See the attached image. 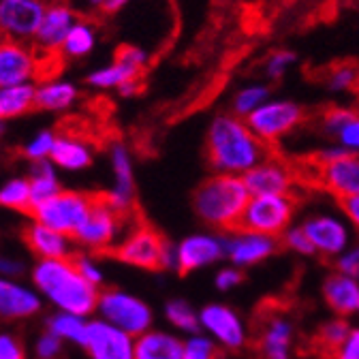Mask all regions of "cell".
Segmentation results:
<instances>
[{
  "mask_svg": "<svg viewBox=\"0 0 359 359\" xmlns=\"http://www.w3.org/2000/svg\"><path fill=\"white\" fill-rule=\"evenodd\" d=\"M99 193H83V191H69L62 189L56 197L45 201L30 210V218L36 222L48 224V227L71 236L81 227L93 210Z\"/></svg>",
  "mask_w": 359,
  "mask_h": 359,
  "instance_id": "30bf717a",
  "label": "cell"
},
{
  "mask_svg": "<svg viewBox=\"0 0 359 359\" xmlns=\"http://www.w3.org/2000/svg\"><path fill=\"white\" fill-rule=\"evenodd\" d=\"M122 220H124V216H120L114 208H109L105 203L103 195L99 193L88 218L73 233V242L83 252H93V255L109 252L120 242V238L124 236Z\"/></svg>",
  "mask_w": 359,
  "mask_h": 359,
  "instance_id": "8fae6325",
  "label": "cell"
},
{
  "mask_svg": "<svg viewBox=\"0 0 359 359\" xmlns=\"http://www.w3.org/2000/svg\"><path fill=\"white\" fill-rule=\"evenodd\" d=\"M150 65V52L142 45H122L111 62L93 69L86 75V83L93 90H118L130 81H140Z\"/></svg>",
  "mask_w": 359,
  "mask_h": 359,
  "instance_id": "7c38bea8",
  "label": "cell"
},
{
  "mask_svg": "<svg viewBox=\"0 0 359 359\" xmlns=\"http://www.w3.org/2000/svg\"><path fill=\"white\" fill-rule=\"evenodd\" d=\"M77 20L79 15L69 3H52L48 7L45 18L39 26V32L32 41V48L41 54V58L60 54L62 43Z\"/></svg>",
  "mask_w": 359,
  "mask_h": 359,
  "instance_id": "cb8c5ba5",
  "label": "cell"
},
{
  "mask_svg": "<svg viewBox=\"0 0 359 359\" xmlns=\"http://www.w3.org/2000/svg\"><path fill=\"white\" fill-rule=\"evenodd\" d=\"M5 130H7V122H5L3 118H0V137L5 135Z\"/></svg>",
  "mask_w": 359,
  "mask_h": 359,
  "instance_id": "db71d44e",
  "label": "cell"
},
{
  "mask_svg": "<svg viewBox=\"0 0 359 359\" xmlns=\"http://www.w3.org/2000/svg\"><path fill=\"white\" fill-rule=\"evenodd\" d=\"M182 359H218V344L203 332L184 336Z\"/></svg>",
  "mask_w": 359,
  "mask_h": 359,
  "instance_id": "ab89813d",
  "label": "cell"
},
{
  "mask_svg": "<svg viewBox=\"0 0 359 359\" xmlns=\"http://www.w3.org/2000/svg\"><path fill=\"white\" fill-rule=\"evenodd\" d=\"M65 342L43 327V332L34 340V359H62Z\"/></svg>",
  "mask_w": 359,
  "mask_h": 359,
  "instance_id": "7bdbcfd3",
  "label": "cell"
},
{
  "mask_svg": "<svg viewBox=\"0 0 359 359\" xmlns=\"http://www.w3.org/2000/svg\"><path fill=\"white\" fill-rule=\"evenodd\" d=\"M317 126L325 142H332L351 154H359V107H327L319 116Z\"/></svg>",
  "mask_w": 359,
  "mask_h": 359,
  "instance_id": "603a6c76",
  "label": "cell"
},
{
  "mask_svg": "<svg viewBox=\"0 0 359 359\" xmlns=\"http://www.w3.org/2000/svg\"><path fill=\"white\" fill-rule=\"evenodd\" d=\"M269 99H272V90H269L267 83L250 81V83L238 88L236 93H233V97H231V114H236L238 118L246 120L250 114H255Z\"/></svg>",
  "mask_w": 359,
  "mask_h": 359,
  "instance_id": "e575fe53",
  "label": "cell"
},
{
  "mask_svg": "<svg viewBox=\"0 0 359 359\" xmlns=\"http://www.w3.org/2000/svg\"><path fill=\"white\" fill-rule=\"evenodd\" d=\"M97 45H99L97 26L90 20H77L62 43L60 56L65 60H83L97 50Z\"/></svg>",
  "mask_w": 359,
  "mask_h": 359,
  "instance_id": "1f68e13d",
  "label": "cell"
},
{
  "mask_svg": "<svg viewBox=\"0 0 359 359\" xmlns=\"http://www.w3.org/2000/svg\"><path fill=\"white\" fill-rule=\"evenodd\" d=\"M222 240H224V261H229L240 269L261 265L276 257L278 250L283 248L280 238L263 236L242 227L222 233Z\"/></svg>",
  "mask_w": 359,
  "mask_h": 359,
  "instance_id": "2e32d148",
  "label": "cell"
},
{
  "mask_svg": "<svg viewBox=\"0 0 359 359\" xmlns=\"http://www.w3.org/2000/svg\"><path fill=\"white\" fill-rule=\"evenodd\" d=\"M297 205L299 201L295 195H255L242 214L240 227L263 236L283 238V233L293 227Z\"/></svg>",
  "mask_w": 359,
  "mask_h": 359,
  "instance_id": "52a82bcc",
  "label": "cell"
},
{
  "mask_svg": "<svg viewBox=\"0 0 359 359\" xmlns=\"http://www.w3.org/2000/svg\"><path fill=\"white\" fill-rule=\"evenodd\" d=\"M97 314H99V319L130 334L133 338L142 336L154 325L152 306L140 295L128 293L124 289H116V287L101 289Z\"/></svg>",
  "mask_w": 359,
  "mask_h": 359,
  "instance_id": "8992f818",
  "label": "cell"
},
{
  "mask_svg": "<svg viewBox=\"0 0 359 359\" xmlns=\"http://www.w3.org/2000/svg\"><path fill=\"white\" fill-rule=\"evenodd\" d=\"M280 244L283 248L291 250L293 255H299V257H314V250H312V244L308 240V236L304 233V229L299 227V222L289 227L283 238H280Z\"/></svg>",
  "mask_w": 359,
  "mask_h": 359,
  "instance_id": "ee69618b",
  "label": "cell"
},
{
  "mask_svg": "<svg viewBox=\"0 0 359 359\" xmlns=\"http://www.w3.org/2000/svg\"><path fill=\"white\" fill-rule=\"evenodd\" d=\"M36 83L0 86V118L5 122L22 118L34 109Z\"/></svg>",
  "mask_w": 359,
  "mask_h": 359,
  "instance_id": "d6a6232c",
  "label": "cell"
},
{
  "mask_svg": "<svg viewBox=\"0 0 359 359\" xmlns=\"http://www.w3.org/2000/svg\"><path fill=\"white\" fill-rule=\"evenodd\" d=\"M199 327L218 344V348L240 351L248 344V325L229 304L212 302L199 308Z\"/></svg>",
  "mask_w": 359,
  "mask_h": 359,
  "instance_id": "4fadbf2b",
  "label": "cell"
},
{
  "mask_svg": "<svg viewBox=\"0 0 359 359\" xmlns=\"http://www.w3.org/2000/svg\"><path fill=\"white\" fill-rule=\"evenodd\" d=\"M351 330H353V325L348 323V319H344V317H332V319H327V321L321 323L314 342H317V346L321 348L323 355H327L332 359V355L346 340V336H348Z\"/></svg>",
  "mask_w": 359,
  "mask_h": 359,
  "instance_id": "8d00e7d4",
  "label": "cell"
},
{
  "mask_svg": "<svg viewBox=\"0 0 359 359\" xmlns=\"http://www.w3.org/2000/svg\"><path fill=\"white\" fill-rule=\"evenodd\" d=\"M48 7V0H0V36L32 43Z\"/></svg>",
  "mask_w": 359,
  "mask_h": 359,
  "instance_id": "e0dca14e",
  "label": "cell"
},
{
  "mask_svg": "<svg viewBox=\"0 0 359 359\" xmlns=\"http://www.w3.org/2000/svg\"><path fill=\"white\" fill-rule=\"evenodd\" d=\"M299 227L308 236L314 257L336 261L355 240H353V229L344 214L332 208H319L308 212L302 220Z\"/></svg>",
  "mask_w": 359,
  "mask_h": 359,
  "instance_id": "5b68a950",
  "label": "cell"
},
{
  "mask_svg": "<svg viewBox=\"0 0 359 359\" xmlns=\"http://www.w3.org/2000/svg\"><path fill=\"white\" fill-rule=\"evenodd\" d=\"M295 60H297L295 52H291V50H276V52H272V54L265 58V62H263V75L269 81H278V79H283L291 71V67L295 65Z\"/></svg>",
  "mask_w": 359,
  "mask_h": 359,
  "instance_id": "60d3db41",
  "label": "cell"
},
{
  "mask_svg": "<svg viewBox=\"0 0 359 359\" xmlns=\"http://www.w3.org/2000/svg\"><path fill=\"white\" fill-rule=\"evenodd\" d=\"M184 355V338L152 327L135 338V359H182Z\"/></svg>",
  "mask_w": 359,
  "mask_h": 359,
  "instance_id": "83f0119b",
  "label": "cell"
},
{
  "mask_svg": "<svg viewBox=\"0 0 359 359\" xmlns=\"http://www.w3.org/2000/svg\"><path fill=\"white\" fill-rule=\"evenodd\" d=\"M297 171L285 158L276 154H267L257 167L244 175V184L255 195H295Z\"/></svg>",
  "mask_w": 359,
  "mask_h": 359,
  "instance_id": "d6986e66",
  "label": "cell"
},
{
  "mask_svg": "<svg viewBox=\"0 0 359 359\" xmlns=\"http://www.w3.org/2000/svg\"><path fill=\"white\" fill-rule=\"evenodd\" d=\"M167 246L169 242L148 222H135L128 231H124L109 255L124 265L146 269V272H158L163 269Z\"/></svg>",
  "mask_w": 359,
  "mask_h": 359,
  "instance_id": "9c48e42d",
  "label": "cell"
},
{
  "mask_svg": "<svg viewBox=\"0 0 359 359\" xmlns=\"http://www.w3.org/2000/svg\"><path fill=\"white\" fill-rule=\"evenodd\" d=\"M22 274H26V263L22 259H18L15 255L0 250V276L22 278Z\"/></svg>",
  "mask_w": 359,
  "mask_h": 359,
  "instance_id": "c3c4849f",
  "label": "cell"
},
{
  "mask_svg": "<svg viewBox=\"0 0 359 359\" xmlns=\"http://www.w3.org/2000/svg\"><path fill=\"white\" fill-rule=\"evenodd\" d=\"M338 205H340V212L344 214V218L348 220L351 229L359 233V195L351 197V199H344Z\"/></svg>",
  "mask_w": 359,
  "mask_h": 359,
  "instance_id": "f907efd6",
  "label": "cell"
},
{
  "mask_svg": "<svg viewBox=\"0 0 359 359\" xmlns=\"http://www.w3.org/2000/svg\"><path fill=\"white\" fill-rule=\"evenodd\" d=\"M332 359H359V327H353L346 340L338 346Z\"/></svg>",
  "mask_w": 359,
  "mask_h": 359,
  "instance_id": "681fc988",
  "label": "cell"
},
{
  "mask_svg": "<svg viewBox=\"0 0 359 359\" xmlns=\"http://www.w3.org/2000/svg\"><path fill=\"white\" fill-rule=\"evenodd\" d=\"M30 285L41 299L56 310L93 317L101 289L90 285L71 259H36L30 267Z\"/></svg>",
  "mask_w": 359,
  "mask_h": 359,
  "instance_id": "7a4b0ae2",
  "label": "cell"
},
{
  "mask_svg": "<svg viewBox=\"0 0 359 359\" xmlns=\"http://www.w3.org/2000/svg\"><path fill=\"white\" fill-rule=\"evenodd\" d=\"M357 314H359V312H357Z\"/></svg>",
  "mask_w": 359,
  "mask_h": 359,
  "instance_id": "11a10c76",
  "label": "cell"
},
{
  "mask_svg": "<svg viewBox=\"0 0 359 359\" xmlns=\"http://www.w3.org/2000/svg\"><path fill=\"white\" fill-rule=\"evenodd\" d=\"M22 240L36 259H71L77 252L71 236H65L32 218L24 224Z\"/></svg>",
  "mask_w": 359,
  "mask_h": 359,
  "instance_id": "d4e9b609",
  "label": "cell"
},
{
  "mask_svg": "<svg viewBox=\"0 0 359 359\" xmlns=\"http://www.w3.org/2000/svg\"><path fill=\"white\" fill-rule=\"evenodd\" d=\"M224 261V240L218 231H195L167 246L163 269L177 274H193Z\"/></svg>",
  "mask_w": 359,
  "mask_h": 359,
  "instance_id": "277c9868",
  "label": "cell"
},
{
  "mask_svg": "<svg viewBox=\"0 0 359 359\" xmlns=\"http://www.w3.org/2000/svg\"><path fill=\"white\" fill-rule=\"evenodd\" d=\"M242 283H244V269H240V267H236L231 263L218 267L216 274H214V287L220 293H231Z\"/></svg>",
  "mask_w": 359,
  "mask_h": 359,
  "instance_id": "f6af8a7d",
  "label": "cell"
},
{
  "mask_svg": "<svg viewBox=\"0 0 359 359\" xmlns=\"http://www.w3.org/2000/svg\"><path fill=\"white\" fill-rule=\"evenodd\" d=\"M41 67L43 58L30 43L0 36V86L34 83Z\"/></svg>",
  "mask_w": 359,
  "mask_h": 359,
  "instance_id": "ac0fdd59",
  "label": "cell"
},
{
  "mask_svg": "<svg viewBox=\"0 0 359 359\" xmlns=\"http://www.w3.org/2000/svg\"><path fill=\"white\" fill-rule=\"evenodd\" d=\"M28 182H30V201L32 208L50 201L62 191V182L58 175V167L52 161H39L30 163V173H28Z\"/></svg>",
  "mask_w": 359,
  "mask_h": 359,
  "instance_id": "f546056e",
  "label": "cell"
},
{
  "mask_svg": "<svg viewBox=\"0 0 359 359\" xmlns=\"http://www.w3.org/2000/svg\"><path fill=\"white\" fill-rule=\"evenodd\" d=\"M50 161L62 171L79 173L95 163V150L86 140L75 135H58Z\"/></svg>",
  "mask_w": 359,
  "mask_h": 359,
  "instance_id": "f1b7e54d",
  "label": "cell"
},
{
  "mask_svg": "<svg viewBox=\"0 0 359 359\" xmlns=\"http://www.w3.org/2000/svg\"><path fill=\"white\" fill-rule=\"evenodd\" d=\"M267 154L269 148L252 133L244 118L222 111L210 120L205 130V161L214 173L244 177Z\"/></svg>",
  "mask_w": 359,
  "mask_h": 359,
  "instance_id": "6da1fadb",
  "label": "cell"
},
{
  "mask_svg": "<svg viewBox=\"0 0 359 359\" xmlns=\"http://www.w3.org/2000/svg\"><path fill=\"white\" fill-rule=\"evenodd\" d=\"M163 317L171 325V332H175V334L191 336V334L201 332V327H199V310L184 297L167 299L165 308H163Z\"/></svg>",
  "mask_w": 359,
  "mask_h": 359,
  "instance_id": "836d02e7",
  "label": "cell"
},
{
  "mask_svg": "<svg viewBox=\"0 0 359 359\" xmlns=\"http://www.w3.org/2000/svg\"><path fill=\"white\" fill-rule=\"evenodd\" d=\"M135 0H105V7H103V13L107 15H116L120 11H124L128 5H133Z\"/></svg>",
  "mask_w": 359,
  "mask_h": 359,
  "instance_id": "816d5d0a",
  "label": "cell"
},
{
  "mask_svg": "<svg viewBox=\"0 0 359 359\" xmlns=\"http://www.w3.org/2000/svg\"><path fill=\"white\" fill-rule=\"evenodd\" d=\"M325 90L332 95H346L359 88V69L355 65H336L323 77Z\"/></svg>",
  "mask_w": 359,
  "mask_h": 359,
  "instance_id": "74e56055",
  "label": "cell"
},
{
  "mask_svg": "<svg viewBox=\"0 0 359 359\" xmlns=\"http://www.w3.org/2000/svg\"><path fill=\"white\" fill-rule=\"evenodd\" d=\"M73 261H75V267L79 269V274L99 289H103L105 285V272H103V265L99 263V259L93 255V252H75L73 255Z\"/></svg>",
  "mask_w": 359,
  "mask_h": 359,
  "instance_id": "b9f144b4",
  "label": "cell"
},
{
  "mask_svg": "<svg viewBox=\"0 0 359 359\" xmlns=\"http://www.w3.org/2000/svg\"><path fill=\"white\" fill-rule=\"evenodd\" d=\"M248 201L244 177L212 173L193 193V212L210 231L227 233L240 227Z\"/></svg>",
  "mask_w": 359,
  "mask_h": 359,
  "instance_id": "3957f363",
  "label": "cell"
},
{
  "mask_svg": "<svg viewBox=\"0 0 359 359\" xmlns=\"http://www.w3.org/2000/svg\"><path fill=\"white\" fill-rule=\"evenodd\" d=\"M109 169H111V187L107 193H101L105 203L114 208L120 216H128L135 210L137 199V184H135V163L133 152L122 140L109 144Z\"/></svg>",
  "mask_w": 359,
  "mask_h": 359,
  "instance_id": "9a60e30c",
  "label": "cell"
},
{
  "mask_svg": "<svg viewBox=\"0 0 359 359\" xmlns=\"http://www.w3.org/2000/svg\"><path fill=\"white\" fill-rule=\"evenodd\" d=\"M252 133L267 146L272 148L293 135L299 126L306 124V109L293 99L272 97L263 103L255 114L246 118Z\"/></svg>",
  "mask_w": 359,
  "mask_h": 359,
  "instance_id": "ba28073f",
  "label": "cell"
},
{
  "mask_svg": "<svg viewBox=\"0 0 359 359\" xmlns=\"http://www.w3.org/2000/svg\"><path fill=\"white\" fill-rule=\"evenodd\" d=\"M321 295L334 317H353L359 312V283L338 269L330 272L321 285Z\"/></svg>",
  "mask_w": 359,
  "mask_h": 359,
  "instance_id": "484cf974",
  "label": "cell"
},
{
  "mask_svg": "<svg viewBox=\"0 0 359 359\" xmlns=\"http://www.w3.org/2000/svg\"><path fill=\"white\" fill-rule=\"evenodd\" d=\"M0 208L30 216L32 201H30L28 175L26 177L24 175H15V177H9L7 182L0 184Z\"/></svg>",
  "mask_w": 359,
  "mask_h": 359,
  "instance_id": "d590c367",
  "label": "cell"
},
{
  "mask_svg": "<svg viewBox=\"0 0 359 359\" xmlns=\"http://www.w3.org/2000/svg\"><path fill=\"white\" fill-rule=\"evenodd\" d=\"M336 269L351 278H355L359 283V242H353L336 261H334Z\"/></svg>",
  "mask_w": 359,
  "mask_h": 359,
  "instance_id": "7dc6e473",
  "label": "cell"
},
{
  "mask_svg": "<svg viewBox=\"0 0 359 359\" xmlns=\"http://www.w3.org/2000/svg\"><path fill=\"white\" fill-rule=\"evenodd\" d=\"M88 317H81V314H73V312H62V310H54L48 319H45V330L52 332L54 336H58L65 344H73L83 348L86 346V338H88Z\"/></svg>",
  "mask_w": 359,
  "mask_h": 359,
  "instance_id": "4dcf8cb0",
  "label": "cell"
},
{
  "mask_svg": "<svg viewBox=\"0 0 359 359\" xmlns=\"http://www.w3.org/2000/svg\"><path fill=\"white\" fill-rule=\"evenodd\" d=\"M0 359H28L22 338L9 330H0Z\"/></svg>",
  "mask_w": 359,
  "mask_h": 359,
  "instance_id": "bcb514c9",
  "label": "cell"
},
{
  "mask_svg": "<svg viewBox=\"0 0 359 359\" xmlns=\"http://www.w3.org/2000/svg\"><path fill=\"white\" fill-rule=\"evenodd\" d=\"M79 101V88L71 79L62 77H48L36 83L34 93V109L50 111V114H62L75 107Z\"/></svg>",
  "mask_w": 359,
  "mask_h": 359,
  "instance_id": "4316f807",
  "label": "cell"
},
{
  "mask_svg": "<svg viewBox=\"0 0 359 359\" xmlns=\"http://www.w3.org/2000/svg\"><path fill=\"white\" fill-rule=\"evenodd\" d=\"M81 3H83L88 9H101V11H103V7H105V0H81Z\"/></svg>",
  "mask_w": 359,
  "mask_h": 359,
  "instance_id": "f5cc1de1",
  "label": "cell"
},
{
  "mask_svg": "<svg viewBox=\"0 0 359 359\" xmlns=\"http://www.w3.org/2000/svg\"><path fill=\"white\" fill-rule=\"evenodd\" d=\"M295 323L283 310H269L259 323L257 346L263 359H291L295 346Z\"/></svg>",
  "mask_w": 359,
  "mask_h": 359,
  "instance_id": "ffe728a7",
  "label": "cell"
},
{
  "mask_svg": "<svg viewBox=\"0 0 359 359\" xmlns=\"http://www.w3.org/2000/svg\"><path fill=\"white\" fill-rule=\"evenodd\" d=\"M83 353L88 359H135V338L103 319H90Z\"/></svg>",
  "mask_w": 359,
  "mask_h": 359,
  "instance_id": "44dd1931",
  "label": "cell"
},
{
  "mask_svg": "<svg viewBox=\"0 0 359 359\" xmlns=\"http://www.w3.org/2000/svg\"><path fill=\"white\" fill-rule=\"evenodd\" d=\"M312 182L338 203L359 195V154L344 152L330 161L310 163Z\"/></svg>",
  "mask_w": 359,
  "mask_h": 359,
  "instance_id": "5bb4252c",
  "label": "cell"
},
{
  "mask_svg": "<svg viewBox=\"0 0 359 359\" xmlns=\"http://www.w3.org/2000/svg\"><path fill=\"white\" fill-rule=\"evenodd\" d=\"M43 299L32 285L22 283L20 278L0 276V321L18 323L34 319L43 310Z\"/></svg>",
  "mask_w": 359,
  "mask_h": 359,
  "instance_id": "7402d4cb",
  "label": "cell"
},
{
  "mask_svg": "<svg viewBox=\"0 0 359 359\" xmlns=\"http://www.w3.org/2000/svg\"><path fill=\"white\" fill-rule=\"evenodd\" d=\"M58 135L52 128H43L36 130L32 137L24 144V156L30 163H39V161H50L54 146H56Z\"/></svg>",
  "mask_w": 359,
  "mask_h": 359,
  "instance_id": "f35d334b",
  "label": "cell"
}]
</instances>
